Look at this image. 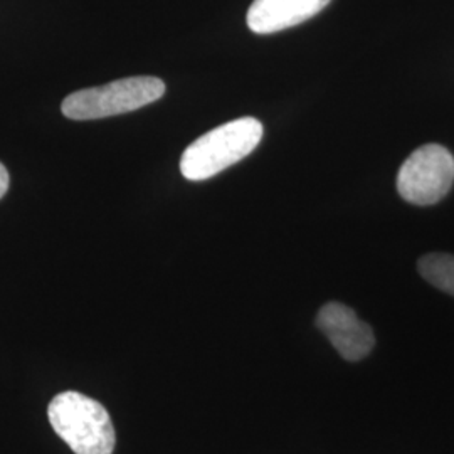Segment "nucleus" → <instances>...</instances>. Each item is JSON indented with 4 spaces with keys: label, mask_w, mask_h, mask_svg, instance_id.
Instances as JSON below:
<instances>
[{
    "label": "nucleus",
    "mask_w": 454,
    "mask_h": 454,
    "mask_svg": "<svg viewBox=\"0 0 454 454\" xmlns=\"http://www.w3.org/2000/svg\"><path fill=\"white\" fill-rule=\"evenodd\" d=\"M262 138V125L253 116L238 118L207 131L185 148L180 172L187 180L200 182L241 162Z\"/></svg>",
    "instance_id": "nucleus-1"
},
{
    "label": "nucleus",
    "mask_w": 454,
    "mask_h": 454,
    "mask_svg": "<svg viewBox=\"0 0 454 454\" xmlns=\"http://www.w3.org/2000/svg\"><path fill=\"white\" fill-rule=\"evenodd\" d=\"M48 418L56 434L74 453H114V421L108 411L95 399L74 390L58 394L49 404Z\"/></svg>",
    "instance_id": "nucleus-2"
},
{
    "label": "nucleus",
    "mask_w": 454,
    "mask_h": 454,
    "mask_svg": "<svg viewBox=\"0 0 454 454\" xmlns=\"http://www.w3.org/2000/svg\"><path fill=\"white\" fill-rule=\"evenodd\" d=\"M163 95L165 82L160 78L135 76L74 91L65 98L61 112L69 120H99L140 110Z\"/></svg>",
    "instance_id": "nucleus-3"
},
{
    "label": "nucleus",
    "mask_w": 454,
    "mask_h": 454,
    "mask_svg": "<svg viewBox=\"0 0 454 454\" xmlns=\"http://www.w3.org/2000/svg\"><path fill=\"white\" fill-rule=\"evenodd\" d=\"M454 182V157L438 144L412 152L397 176V191L414 206H433L450 192Z\"/></svg>",
    "instance_id": "nucleus-4"
},
{
    "label": "nucleus",
    "mask_w": 454,
    "mask_h": 454,
    "mask_svg": "<svg viewBox=\"0 0 454 454\" xmlns=\"http://www.w3.org/2000/svg\"><path fill=\"white\" fill-rule=\"evenodd\" d=\"M317 326L345 360L357 362L372 352L375 345L372 328L343 303L332 301L322 307L317 317Z\"/></svg>",
    "instance_id": "nucleus-5"
},
{
    "label": "nucleus",
    "mask_w": 454,
    "mask_h": 454,
    "mask_svg": "<svg viewBox=\"0 0 454 454\" xmlns=\"http://www.w3.org/2000/svg\"><path fill=\"white\" fill-rule=\"evenodd\" d=\"M330 0H254L247 11L253 33L273 34L294 27L322 12Z\"/></svg>",
    "instance_id": "nucleus-6"
},
{
    "label": "nucleus",
    "mask_w": 454,
    "mask_h": 454,
    "mask_svg": "<svg viewBox=\"0 0 454 454\" xmlns=\"http://www.w3.org/2000/svg\"><path fill=\"white\" fill-rule=\"evenodd\" d=\"M422 278L441 292L454 296V256L442 253H431L418 262Z\"/></svg>",
    "instance_id": "nucleus-7"
},
{
    "label": "nucleus",
    "mask_w": 454,
    "mask_h": 454,
    "mask_svg": "<svg viewBox=\"0 0 454 454\" xmlns=\"http://www.w3.org/2000/svg\"><path fill=\"white\" fill-rule=\"evenodd\" d=\"M9 184H11L9 172H7L5 165L0 162V199H2L4 195L7 194V191H9Z\"/></svg>",
    "instance_id": "nucleus-8"
}]
</instances>
